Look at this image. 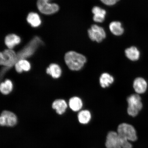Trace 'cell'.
Instances as JSON below:
<instances>
[{
    "label": "cell",
    "instance_id": "cell-1",
    "mask_svg": "<svg viewBox=\"0 0 148 148\" xmlns=\"http://www.w3.org/2000/svg\"><path fill=\"white\" fill-rule=\"evenodd\" d=\"M66 63L70 70L78 71L82 68L86 62L84 55L74 51L66 53L64 56Z\"/></svg>",
    "mask_w": 148,
    "mask_h": 148
},
{
    "label": "cell",
    "instance_id": "cell-2",
    "mask_svg": "<svg viewBox=\"0 0 148 148\" xmlns=\"http://www.w3.org/2000/svg\"><path fill=\"white\" fill-rule=\"evenodd\" d=\"M117 133L120 141H135L137 139L136 129L132 125L123 123L118 126Z\"/></svg>",
    "mask_w": 148,
    "mask_h": 148
},
{
    "label": "cell",
    "instance_id": "cell-3",
    "mask_svg": "<svg viewBox=\"0 0 148 148\" xmlns=\"http://www.w3.org/2000/svg\"><path fill=\"white\" fill-rule=\"evenodd\" d=\"M127 113L133 117L138 115L143 107L141 97L137 94H133L127 98Z\"/></svg>",
    "mask_w": 148,
    "mask_h": 148
},
{
    "label": "cell",
    "instance_id": "cell-4",
    "mask_svg": "<svg viewBox=\"0 0 148 148\" xmlns=\"http://www.w3.org/2000/svg\"><path fill=\"white\" fill-rule=\"evenodd\" d=\"M41 40L38 37H35L18 53V61L25 60V58L30 56L34 52L37 47L41 43Z\"/></svg>",
    "mask_w": 148,
    "mask_h": 148
},
{
    "label": "cell",
    "instance_id": "cell-5",
    "mask_svg": "<svg viewBox=\"0 0 148 148\" xmlns=\"http://www.w3.org/2000/svg\"><path fill=\"white\" fill-rule=\"evenodd\" d=\"M18 61L17 55L11 49H6L0 53V64L7 67H11Z\"/></svg>",
    "mask_w": 148,
    "mask_h": 148
},
{
    "label": "cell",
    "instance_id": "cell-6",
    "mask_svg": "<svg viewBox=\"0 0 148 148\" xmlns=\"http://www.w3.org/2000/svg\"><path fill=\"white\" fill-rule=\"evenodd\" d=\"M88 33L90 40L98 42L102 41L106 37V32L103 28L96 25L91 26L88 29Z\"/></svg>",
    "mask_w": 148,
    "mask_h": 148
},
{
    "label": "cell",
    "instance_id": "cell-7",
    "mask_svg": "<svg viewBox=\"0 0 148 148\" xmlns=\"http://www.w3.org/2000/svg\"><path fill=\"white\" fill-rule=\"evenodd\" d=\"M50 0H38L37 6L40 12L43 14H50L58 12L59 7L56 3H49Z\"/></svg>",
    "mask_w": 148,
    "mask_h": 148
},
{
    "label": "cell",
    "instance_id": "cell-8",
    "mask_svg": "<svg viewBox=\"0 0 148 148\" xmlns=\"http://www.w3.org/2000/svg\"><path fill=\"white\" fill-rule=\"evenodd\" d=\"M17 122V118L14 113L7 110L3 111L0 117V125L3 126L13 127Z\"/></svg>",
    "mask_w": 148,
    "mask_h": 148
},
{
    "label": "cell",
    "instance_id": "cell-9",
    "mask_svg": "<svg viewBox=\"0 0 148 148\" xmlns=\"http://www.w3.org/2000/svg\"><path fill=\"white\" fill-rule=\"evenodd\" d=\"M105 145L107 148H122L117 133L109 132L107 135Z\"/></svg>",
    "mask_w": 148,
    "mask_h": 148
},
{
    "label": "cell",
    "instance_id": "cell-10",
    "mask_svg": "<svg viewBox=\"0 0 148 148\" xmlns=\"http://www.w3.org/2000/svg\"><path fill=\"white\" fill-rule=\"evenodd\" d=\"M133 87L135 91L138 94H143L147 90V84L145 79L138 77L134 79Z\"/></svg>",
    "mask_w": 148,
    "mask_h": 148
},
{
    "label": "cell",
    "instance_id": "cell-11",
    "mask_svg": "<svg viewBox=\"0 0 148 148\" xmlns=\"http://www.w3.org/2000/svg\"><path fill=\"white\" fill-rule=\"evenodd\" d=\"M92 12L94 14V21L97 23H101L104 21L106 14V10L99 7H94L92 9Z\"/></svg>",
    "mask_w": 148,
    "mask_h": 148
},
{
    "label": "cell",
    "instance_id": "cell-12",
    "mask_svg": "<svg viewBox=\"0 0 148 148\" xmlns=\"http://www.w3.org/2000/svg\"><path fill=\"white\" fill-rule=\"evenodd\" d=\"M52 107L56 110L57 114H62L65 112L67 105L65 101L62 99H57L53 103Z\"/></svg>",
    "mask_w": 148,
    "mask_h": 148
},
{
    "label": "cell",
    "instance_id": "cell-13",
    "mask_svg": "<svg viewBox=\"0 0 148 148\" xmlns=\"http://www.w3.org/2000/svg\"><path fill=\"white\" fill-rule=\"evenodd\" d=\"M125 53L126 56L131 60H138L140 58V52L137 48L134 46L126 49Z\"/></svg>",
    "mask_w": 148,
    "mask_h": 148
},
{
    "label": "cell",
    "instance_id": "cell-14",
    "mask_svg": "<svg viewBox=\"0 0 148 148\" xmlns=\"http://www.w3.org/2000/svg\"><path fill=\"white\" fill-rule=\"evenodd\" d=\"M46 73L50 75L53 78L57 79L60 77L62 70L58 64H52L50 65L46 69Z\"/></svg>",
    "mask_w": 148,
    "mask_h": 148
},
{
    "label": "cell",
    "instance_id": "cell-15",
    "mask_svg": "<svg viewBox=\"0 0 148 148\" xmlns=\"http://www.w3.org/2000/svg\"><path fill=\"white\" fill-rule=\"evenodd\" d=\"M20 40V38L18 36L15 34H11L5 37V43L9 49H12L15 46L19 44Z\"/></svg>",
    "mask_w": 148,
    "mask_h": 148
},
{
    "label": "cell",
    "instance_id": "cell-16",
    "mask_svg": "<svg viewBox=\"0 0 148 148\" xmlns=\"http://www.w3.org/2000/svg\"><path fill=\"white\" fill-rule=\"evenodd\" d=\"M16 71L18 73L23 71H28L31 69V65L28 61L25 60H21L17 61L15 64Z\"/></svg>",
    "mask_w": 148,
    "mask_h": 148
},
{
    "label": "cell",
    "instance_id": "cell-17",
    "mask_svg": "<svg viewBox=\"0 0 148 148\" xmlns=\"http://www.w3.org/2000/svg\"><path fill=\"white\" fill-rule=\"evenodd\" d=\"M114 81L113 77L107 73L102 74L99 78L100 84L103 88L108 87Z\"/></svg>",
    "mask_w": 148,
    "mask_h": 148
},
{
    "label": "cell",
    "instance_id": "cell-18",
    "mask_svg": "<svg viewBox=\"0 0 148 148\" xmlns=\"http://www.w3.org/2000/svg\"><path fill=\"white\" fill-rule=\"evenodd\" d=\"M110 30L113 34L116 36H120L124 32V29L119 22L113 21L110 25Z\"/></svg>",
    "mask_w": 148,
    "mask_h": 148
},
{
    "label": "cell",
    "instance_id": "cell-19",
    "mask_svg": "<svg viewBox=\"0 0 148 148\" xmlns=\"http://www.w3.org/2000/svg\"><path fill=\"white\" fill-rule=\"evenodd\" d=\"M70 108L74 112L80 110L83 106V103L80 98L74 97L70 99L69 101Z\"/></svg>",
    "mask_w": 148,
    "mask_h": 148
},
{
    "label": "cell",
    "instance_id": "cell-20",
    "mask_svg": "<svg viewBox=\"0 0 148 148\" xmlns=\"http://www.w3.org/2000/svg\"><path fill=\"white\" fill-rule=\"evenodd\" d=\"M77 117L79 123L82 124H86L91 119V114L88 110H82L79 113Z\"/></svg>",
    "mask_w": 148,
    "mask_h": 148
},
{
    "label": "cell",
    "instance_id": "cell-21",
    "mask_svg": "<svg viewBox=\"0 0 148 148\" xmlns=\"http://www.w3.org/2000/svg\"><path fill=\"white\" fill-rule=\"evenodd\" d=\"M27 21L33 27H38L41 23L39 16L38 14L31 12L28 15Z\"/></svg>",
    "mask_w": 148,
    "mask_h": 148
},
{
    "label": "cell",
    "instance_id": "cell-22",
    "mask_svg": "<svg viewBox=\"0 0 148 148\" xmlns=\"http://www.w3.org/2000/svg\"><path fill=\"white\" fill-rule=\"evenodd\" d=\"M13 84L10 79H7L4 82H2L0 85V90L2 93L7 95L12 91Z\"/></svg>",
    "mask_w": 148,
    "mask_h": 148
},
{
    "label": "cell",
    "instance_id": "cell-23",
    "mask_svg": "<svg viewBox=\"0 0 148 148\" xmlns=\"http://www.w3.org/2000/svg\"><path fill=\"white\" fill-rule=\"evenodd\" d=\"M101 1L105 5H112L119 1V0H101Z\"/></svg>",
    "mask_w": 148,
    "mask_h": 148
}]
</instances>
